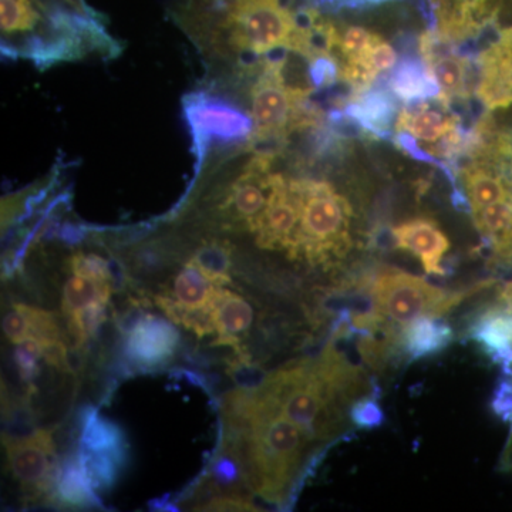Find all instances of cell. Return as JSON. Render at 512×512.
Wrapping results in <instances>:
<instances>
[{
    "label": "cell",
    "mask_w": 512,
    "mask_h": 512,
    "mask_svg": "<svg viewBox=\"0 0 512 512\" xmlns=\"http://www.w3.org/2000/svg\"><path fill=\"white\" fill-rule=\"evenodd\" d=\"M177 25L211 57L265 56L276 50L313 53L312 30L288 0H180Z\"/></svg>",
    "instance_id": "obj_1"
},
{
    "label": "cell",
    "mask_w": 512,
    "mask_h": 512,
    "mask_svg": "<svg viewBox=\"0 0 512 512\" xmlns=\"http://www.w3.org/2000/svg\"><path fill=\"white\" fill-rule=\"evenodd\" d=\"M227 413L235 434L232 450L249 487L274 504L292 500L318 444L282 412L262 384L231 394Z\"/></svg>",
    "instance_id": "obj_2"
},
{
    "label": "cell",
    "mask_w": 512,
    "mask_h": 512,
    "mask_svg": "<svg viewBox=\"0 0 512 512\" xmlns=\"http://www.w3.org/2000/svg\"><path fill=\"white\" fill-rule=\"evenodd\" d=\"M365 370L349 359L332 338L315 359L288 363L271 373L262 386L282 412L301 426L316 444L338 441L356 399L375 389Z\"/></svg>",
    "instance_id": "obj_3"
},
{
    "label": "cell",
    "mask_w": 512,
    "mask_h": 512,
    "mask_svg": "<svg viewBox=\"0 0 512 512\" xmlns=\"http://www.w3.org/2000/svg\"><path fill=\"white\" fill-rule=\"evenodd\" d=\"M454 202L470 214L490 264H512V130L476 121L453 171Z\"/></svg>",
    "instance_id": "obj_4"
},
{
    "label": "cell",
    "mask_w": 512,
    "mask_h": 512,
    "mask_svg": "<svg viewBox=\"0 0 512 512\" xmlns=\"http://www.w3.org/2000/svg\"><path fill=\"white\" fill-rule=\"evenodd\" d=\"M289 180L299 220L288 259L323 272L345 268L372 241L355 183L313 174L289 175Z\"/></svg>",
    "instance_id": "obj_5"
},
{
    "label": "cell",
    "mask_w": 512,
    "mask_h": 512,
    "mask_svg": "<svg viewBox=\"0 0 512 512\" xmlns=\"http://www.w3.org/2000/svg\"><path fill=\"white\" fill-rule=\"evenodd\" d=\"M303 16L311 26L315 55L323 53L333 60L338 82L349 89V99L375 89L377 80L399 63L393 43L375 29L330 18L315 9L305 10Z\"/></svg>",
    "instance_id": "obj_6"
},
{
    "label": "cell",
    "mask_w": 512,
    "mask_h": 512,
    "mask_svg": "<svg viewBox=\"0 0 512 512\" xmlns=\"http://www.w3.org/2000/svg\"><path fill=\"white\" fill-rule=\"evenodd\" d=\"M493 286L494 279H485L468 288L448 291L397 268L379 269L366 281L369 309L379 320L380 336L396 343L400 330L413 320L423 316L443 318L466 299Z\"/></svg>",
    "instance_id": "obj_7"
},
{
    "label": "cell",
    "mask_w": 512,
    "mask_h": 512,
    "mask_svg": "<svg viewBox=\"0 0 512 512\" xmlns=\"http://www.w3.org/2000/svg\"><path fill=\"white\" fill-rule=\"evenodd\" d=\"M285 59L286 55L265 59L249 89L255 144H279L295 131L319 124V110L309 101L313 90L288 83Z\"/></svg>",
    "instance_id": "obj_8"
},
{
    "label": "cell",
    "mask_w": 512,
    "mask_h": 512,
    "mask_svg": "<svg viewBox=\"0 0 512 512\" xmlns=\"http://www.w3.org/2000/svg\"><path fill=\"white\" fill-rule=\"evenodd\" d=\"M394 141L414 160L437 165L447 175L466 150L470 128L463 119L437 99L406 104L397 111Z\"/></svg>",
    "instance_id": "obj_9"
},
{
    "label": "cell",
    "mask_w": 512,
    "mask_h": 512,
    "mask_svg": "<svg viewBox=\"0 0 512 512\" xmlns=\"http://www.w3.org/2000/svg\"><path fill=\"white\" fill-rule=\"evenodd\" d=\"M491 33L476 57H470V101L480 107L476 121L512 130V20Z\"/></svg>",
    "instance_id": "obj_10"
},
{
    "label": "cell",
    "mask_w": 512,
    "mask_h": 512,
    "mask_svg": "<svg viewBox=\"0 0 512 512\" xmlns=\"http://www.w3.org/2000/svg\"><path fill=\"white\" fill-rule=\"evenodd\" d=\"M433 30L441 39L464 45L512 20V0H426Z\"/></svg>",
    "instance_id": "obj_11"
},
{
    "label": "cell",
    "mask_w": 512,
    "mask_h": 512,
    "mask_svg": "<svg viewBox=\"0 0 512 512\" xmlns=\"http://www.w3.org/2000/svg\"><path fill=\"white\" fill-rule=\"evenodd\" d=\"M184 107L200 163L204 161L208 144L212 140H251L254 121L235 106H229L211 96L197 94L188 97Z\"/></svg>",
    "instance_id": "obj_12"
},
{
    "label": "cell",
    "mask_w": 512,
    "mask_h": 512,
    "mask_svg": "<svg viewBox=\"0 0 512 512\" xmlns=\"http://www.w3.org/2000/svg\"><path fill=\"white\" fill-rule=\"evenodd\" d=\"M394 248L419 258L427 275L446 276L444 258L451 248L450 238L439 222L429 217H414L392 228Z\"/></svg>",
    "instance_id": "obj_13"
},
{
    "label": "cell",
    "mask_w": 512,
    "mask_h": 512,
    "mask_svg": "<svg viewBox=\"0 0 512 512\" xmlns=\"http://www.w3.org/2000/svg\"><path fill=\"white\" fill-rule=\"evenodd\" d=\"M466 338L483 350L491 362L508 369L512 366V308L495 302L484 306L473 316L466 329Z\"/></svg>",
    "instance_id": "obj_14"
},
{
    "label": "cell",
    "mask_w": 512,
    "mask_h": 512,
    "mask_svg": "<svg viewBox=\"0 0 512 512\" xmlns=\"http://www.w3.org/2000/svg\"><path fill=\"white\" fill-rule=\"evenodd\" d=\"M10 470L23 487L47 490L52 483L53 450L52 434L49 431H36L26 439L8 441Z\"/></svg>",
    "instance_id": "obj_15"
},
{
    "label": "cell",
    "mask_w": 512,
    "mask_h": 512,
    "mask_svg": "<svg viewBox=\"0 0 512 512\" xmlns=\"http://www.w3.org/2000/svg\"><path fill=\"white\" fill-rule=\"evenodd\" d=\"M214 282L205 274L197 259H192L183 271L178 272L173 282L174 303L158 301L168 315L178 322H184L194 313H210L214 301Z\"/></svg>",
    "instance_id": "obj_16"
},
{
    "label": "cell",
    "mask_w": 512,
    "mask_h": 512,
    "mask_svg": "<svg viewBox=\"0 0 512 512\" xmlns=\"http://www.w3.org/2000/svg\"><path fill=\"white\" fill-rule=\"evenodd\" d=\"M178 345V332L158 316H144L131 330L127 353L143 366H157L173 357Z\"/></svg>",
    "instance_id": "obj_17"
},
{
    "label": "cell",
    "mask_w": 512,
    "mask_h": 512,
    "mask_svg": "<svg viewBox=\"0 0 512 512\" xmlns=\"http://www.w3.org/2000/svg\"><path fill=\"white\" fill-rule=\"evenodd\" d=\"M454 332L441 318L423 316L404 326L399 333V355L409 362L440 355L451 345Z\"/></svg>",
    "instance_id": "obj_18"
},
{
    "label": "cell",
    "mask_w": 512,
    "mask_h": 512,
    "mask_svg": "<svg viewBox=\"0 0 512 512\" xmlns=\"http://www.w3.org/2000/svg\"><path fill=\"white\" fill-rule=\"evenodd\" d=\"M394 100L396 97L390 93L387 86L386 89L375 87L362 96L346 100L340 116L352 120L367 133L384 137L393 130L394 120H396V101Z\"/></svg>",
    "instance_id": "obj_19"
},
{
    "label": "cell",
    "mask_w": 512,
    "mask_h": 512,
    "mask_svg": "<svg viewBox=\"0 0 512 512\" xmlns=\"http://www.w3.org/2000/svg\"><path fill=\"white\" fill-rule=\"evenodd\" d=\"M387 89L404 104L436 99L439 96V84L427 70L423 60L407 57L397 63L386 79Z\"/></svg>",
    "instance_id": "obj_20"
},
{
    "label": "cell",
    "mask_w": 512,
    "mask_h": 512,
    "mask_svg": "<svg viewBox=\"0 0 512 512\" xmlns=\"http://www.w3.org/2000/svg\"><path fill=\"white\" fill-rule=\"evenodd\" d=\"M254 313L249 302L237 293L215 292L211 303V318L224 345H238V336L247 333L254 325Z\"/></svg>",
    "instance_id": "obj_21"
},
{
    "label": "cell",
    "mask_w": 512,
    "mask_h": 512,
    "mask_svg": "<svg viewBox=\"0 0 512 512\" xmlns=\"http://www.w3.org/2000/svg\"><path fill=\"white\" fill-rule=\"evenodd\" d=\"M82 453L96 454V456H109L116 458L120 463L124 461L123 434L119 427L110 421L92 414L87 416L83 427Z\"/></svg>",
    "instance_id": "obj_22"
},
{
    "label": "cell",
    "mask_w": 512,
    "mask_h": 512,
    "mask_svg": "<svg viewBox=\"0 0 512 512\" xmlns=\"http://www.w3.org/2000/svg\"><path fill=\"white\" fill-rule=\"evenodd\" d=\"M67 279L63 288V312L67 316L76 315L96 303H107L110 296V281L93 276L76 274Z\"/></svg>",
    "instance_id": "obj_23"
},
{
    "label": "cell",
    "mask_w": 512,
    "mask_h": 512,
    "mask_svg": "<svg viewBox=\"0 0 512 512\" xmlns=\"http://www.w3.org/2000/svg\"><path fill=\"white\" fill-rule=\"evenodd\" d=\"M57 493L66 504H96L93 485L90 483L89 476H87L79 457H74L64 464L59 484H57Z\"/></svg>",
    "instance_id": "obj_24"
},
{
    "label": "cell",
    "mask_w": 512,
    "mask_h": 512,
    "mask_svg": "<svg viewBox=\"0 0 512 512\" xmlns=\"http://www.w3.org/2000/svg\"><path fill=\"white\" fill-rule=\"evenodd\" d=\"M386 421L382 403H380V389L370 390L352 403L349 409V423L360 430L380 429Z\"/></svg>",
    "instance_id": "obj_25"
},
{
    "label": "cell",
    "mask_w": 512,
    "mask_h": 512,
    "mask_svg": "<svg viewBox=\"0 0 512 512\" xmlns=\"http://www.w3.org/2000/svg\"><path fill=\"white\" fill-rule=\"evenodd\" d=\"M28 320V340H36L43 349L60 342L59 323L52 313L33 308V306L16 305Z\"/></svg>",
    "instance_id": "obj_26"
},
{
    "label": "cell",
    "mask_w": 512,
    "mask_h": 512,
    "mask_svg": "<svg viewBox=\"0 0 512 512\" xmlns=\"http://www.w3.org/2000/svg\"><path fill=\"white\" fill-rule=\"evenodd\" d=\"M42 355V345L36 340L29 339L19 343L18 349H16V363H18L22 379L32 380L36 376L37 370H39L37 362Z\"/></svg>",
    "instance_id": "obj_27"
},
{
    "label": "cell",
    "mask_w": 512,
    "mask_h": 512,
    "mask_svg": "<svg viewBox=\"0 0 512 512\" xmlns=\"http://www.w3.org/2000/svg\"><path fill=\"white\" fill-rule=\"evenodd\" d=\"M3 330L13 343L19 345L28 340V320L18 306H15V311L9 312L3 319Z\"/></svg>",
    "instance_id": "obj_28"
},
{
    "label": "cell",
    "mask_w": 512,
    "mask_h": 512,
    "mask_svg": "<svg viewBox=\"0 0 512 512\" xmlns=\"http://www.w3.org/2000/svg\"><path fill=\"white\" fill-rule=\"evenodd\" d=\"M200 510L205 511H258L254 503L245 500L241 495H222L214 498L210 503L202 505Z\"/></svg>",
    "instance_id": "obj_29"
},
{
    "label": "cell",
    "mask_w": 512,
    "mask_h": 512,
    "mask_svg": "<svg viewBox=\"0 0 512 512\" xmlns=\"http://www.w3.org/2000/svg\"><path fill=\"white\" fill-rule=\"evenodd\" d=\"M500 470L512 474V423L507 444H505L503 454L500 457Z\"/></svg>",
    "instance_id": "obj_30"
},
{
    "label": "cell",
    "mask_w": 512,
    "mask_h": 512,
    "mask_svg": "<svg viewBox=\"0 0 512 512\" xmlns=\"http://www.w3.org/2000/svg\"><path fill=\"white\" fill-rule=\"evenodd\" d=\"M57 2L69 6V8L76 10V12L83 13V15L99 16L92 8H89L86 0H57Z\"/></svg>",
    "instance_id": "obj_31"
}]
</instances>
